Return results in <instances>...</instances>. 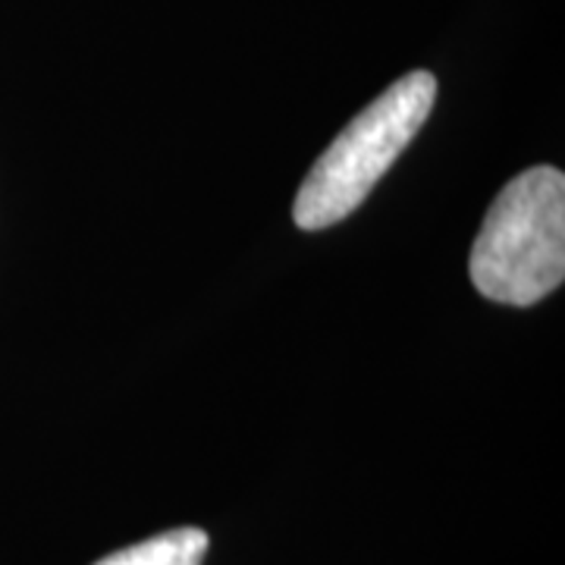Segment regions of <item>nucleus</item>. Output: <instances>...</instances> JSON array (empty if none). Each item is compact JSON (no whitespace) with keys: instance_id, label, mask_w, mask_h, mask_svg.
<instances>
[{"instance_id":"3","label":"nucleus","mask_w":565,"mask_h":565,"mask_svg":"<svg viewBox=\"0 0 565 565\" xmlns=\"http://www.w3.org/2000/svg\"><path fill=\"white\" fill-rule=\"evenodd\" d=\"M204 553H207V534L202 527H177L151 541L126 546L120 553H110L95 565H202Z\"/></svg>"},{"instance_id":"1","label":"nucleus","mask_w":565,"mask_h":565,"mask_svg":"<svg viewBox=\"0 0 565 565\" xmlns=\"http://www.w3.org/2000/svg\"><path fill=\"white\" fill-rule=\"evenodd\" d=\"M468 274L490 302L527 308L565 277V177L531 167L503 185L471 245Z\"/></svg>"},{"instance_id":"2","label":"nucleus","mask_w":565,"mask_h":565,"mask_svg":"<svg viewBox=\"0 0 565 565\" xmlns=\"http://www.w3.org/2000/svg\"><path fill=\"white\" fill-rule=\"evenodd\" d=\"M437 102V79L415 70L364 107L323 151L292 204L299 230H327L345 221L418 136Z\"/></svg>"}]
</instances>
